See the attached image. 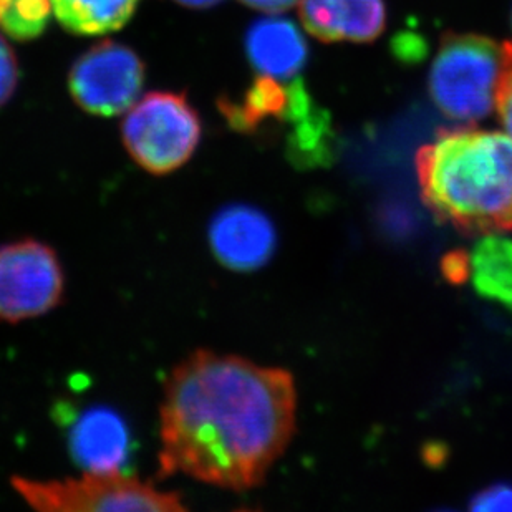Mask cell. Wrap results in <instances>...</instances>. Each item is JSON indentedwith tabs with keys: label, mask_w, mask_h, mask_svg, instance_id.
<instances>
[{
	"label": "cell",
	"mask_w": 512,
	"mask_h": 512,
	"mask_svg": "<svg viewBox=\"0 0 512 512\" xmlns=\"http://www.w3.org/2000/svg\"><path fill=\"white\" fill-rule=\"evenodd\" d=\"M295 415L297 390L284 368L196 350L163 387L158 476L234 493L256 488L287 450Z\"/></svg>",
	"instance_id": "6da1fadb"
},
{
	"label": "cell",
	"mask_w": 512,
	"mask_h": 512,
	"mask_svg": "<svg viewBox=\"0 0 512 512\" xmlns=\"http://www.w3.org/2000/svg\"><path fill=\"white\" fill-rule=\"evenodd\" d=\"M416 173L426 206L468 234L512 231V136L459 128L421 146Z\"/></svg>",
	"instance_id": "7a4b0ae2"
},
{
	"label": "cell",
	"mask_w": 512,
	"mask_h": 512,
	"mask_svg": "<svg viewBox=\"0 0 512 512\" xmlns=\"http://www.w3.org/2000/svg\"><path fill=\"white\" fill-rule=\"evenodd\" d=\"M12 488L42 512H181L183 496L125 474L121 468L85 469L77 478H12Z\"/></svg>",
	"instance_id": "3957f363"
},
{
	"label": "cell",
	"mask_w": 512,
	"mask_h": 512,
	"mask_svg": "<svg viewBox=\"0 0 512 512\" xmlns=\"http://www.w3.org/2000/svg\"><path fill=\"white\" fill-rule=\"evenodd\" d=\"M503 44L478 34H446L428 75V92L446 118L476 123L496 110Z\"/></svg>",
	"instance_id": "277c9868"
},
{
	"label": "cell",
	"mask_w": 512,
	"mask_h": 512,
	"mask_svg": "<svg viewBox=\"0 0 512 512\" xmlns=\"http://www.w3.org/2000/svg\"><path fill=\"white\" fill-rule=\"evenodd\" d=\"M201 120L184 95L148 93L121 123V138L131 160L156 174L186 165L201 141Z\"/></svg>",
	"instance_id": "5b68a950"
},
{
	"label": "cell",
	"mask_w": 512,
	"mask_h": 512,
	"mask_svg": "<svg viewBox=\"0 0 512 512\" xmlns=\"http://www.w3.org/2000/svg\"><path fill=\"white\" fill-rule=\"evenodd\" d=\"M65 272L54 247L39 239L0 246V320L20 324L62 304Z\"/></svg>",
	"instance_id": "8992f818"
},
{
	"label": "cell",
	"mask_w": 512,
	"mask_h": 512,
	"mask_svg": "<svg viewBox=\"0 0 512 512\" xmlns=\"http://www.w3.org/2000/svg\"><path fill=\"white\" fill-rule=\"evenodd\" d=\"M145 65L125 45L102 42L78 58L68 87L78 107L97 116H116L130 110L140 97Z\"/></svg>",
	"instance_id": "52a82bcc"
},
{
	"label": "cell",
	"mask_w": 512,
	"mask_h": 512,
	"mask_svg": "<svg viewBox=\"0 0 512 512\" xmlns=\"http://www.w3.org/2000/svg\"><path fill=\"white\" fill-rule=\"evenodd\" d=\"M219 108L234 130L256 133L267 123L295 126L319 107L299 78L287 83V80L259 75L241 100L226 98L219 102Z\"/></svg>",
	"instance_id": "ba28073f"
},
{
	"label": "cell",
	"mask_w": 512,
	"mask_h": 512,
	"mask_svg": "<svg viewBox=\"0 0 512 512\" xmlns=\"http://www.w3.org/2000/svg\"><path fill=\"white\" fill-rule=\"evenodd\" d=\"M214 256L232 271H254L271 259L276 249V229L254 208L226 209L209 229Z\"/></svg>",
	"instance_id": "9c48e42d"
},
{
	"label": "cell",
	"mask_w": 512,
	"mask_h": 512,
	"mask_svg": "<svg viewBox=\"0 0 512 512\" xmlns=\"http://www.w3.org/2000/svg\"><path fill=\"white\" fill-rule=\"evenodd\" d=\"M299 14L307 32L322 42L368 44L387 25L383 0H300Z\"/></svg>",
	"instance_id": "30bf717a"
},
{
	"label": "cell",
	"mask_w": 512,
	"mask_h": 512,
	"mask_svg": "<svg viewBox=\"0 0 512 512\" xmlns=\"http://www.w3.org/2000/svg\"><path fill=\"white\" fill-rule=\"evenodd\" d=\"M246 54L259 75L290 80L309 60V45L299 27L281 17L257 20L246 34Z\"/></svg>",
	"instance_id": "8fae6325"
},
{
	"label": "cell",
	"mask_w": 512,
	"mask_h": 512,
	"mask_svg": "<svg viewBox=\"0 0 512 512\" xmlns=\"http://www.w3.org/2000/svg\"><path fill=\"white\" fill-rule=\"evenodd\" d=\"M73 451L85 469H116L126 453V430L110 411H90L72 438Z\"/></svg>",
	"instance_id": "7c38bea8"
},
{
	"label": "cell",
	"mask_w": 512,
	"mask_h": 512,
	"mask_svg": "<svg viewBox=\"0 0 512 512\" xmlns=\"http://www.w3.org/2000/svg\"><path fill=\"white\" fill-rule=\"evenodd\" d=\"M469 277L483 299L512 310V239L496 232L483 237L469 256Z\"/></svg>",
	"instance_id": "4fadbf2b"
},
{
	"label": "cell",
	"mask_w": 512,
	"mask_h": 512,
	"mask_svg": "<svg viewBox=\"0 0 512 512\" xmlns=\"http://www.w3.org/2000/svg\"><path fill=\"white\" fill-rule=\"evenodd\" d=\"M63 29L78 35H103L121 29L135 14L138 0H50Z\"/></svg>",
	"instance_id": "5bb4252c"
},
{
	"label": "cell",
	"mask_w": 512,
	"mask_h": 512,
	"mask_svg": "<svg viewBox=\"0 0 512 512\" xmlns=\"http://www.w3.org/2000/svg\"><path fill=\"white\" fill-rule=\"evenodd\" d=\"M50 0H2L0 27L15 40L39 37L49 24Z\"/></svg>",
	"instance_id": "9a60e30c"
},
{
	"label": "cell",
	"mask_w": 512,
	"mask_h": 512,
	"mask_svg": "<svg viewBox=\"0 0 512 512\" xmlns=\"http://www.w3.org/2000/svg\"><path fill=\"white\" fill-rule=\"evenodd\" d=\"M496 112L504 130L512 136V42L503 44V72L496 92Z\"/></svg>",
	"instance_id": "2e32d148"
},
{
	"label": "cell",
	"mask_w": 512,
	"mask_h": 512,
	"mask_svg": "<svg viewBox=\"0 0 512 512\" xmlns=\"http://www.w3.org/2000/svg\"><path fill=\"white\" fill-rule=\"evenodd\" d=\"M19 82L17 58L9 44L0 37V107L9 102Z\"/></svg>",
	"instance_id": "e0dca14e"
},
{
	"label": "cell",
	"mask_w": 512,
	"mask_h": 512,
	"mask_svg": "<svg viewBox=\"0 0 512 512\" xmlns=\"http://www.w3.org/2000/svg\"><path fill=\"white\" fill-rule=\"evenodd\" d=\"M471 509L478 512L512 511V486L498 484L476 494Z\"/></svg>",
	"instance_id": "ac0fdd59"
},
{
	"label": "cell",
	"mask_w": 512,
	"mask_h": 512,
	"mask_svg": "<svg viewBox=\"0 0 512 512\" xmlns=\"http://www.w3.org/2000/svg\"><path fill=\"white\" fill-rule=\"evenodd\" d=\"M443 274L453 284H461L469 277V256L464 252H451L443 261Z\"/></svg>",
	"instance_id": "d6986e66"
},
{
	"label": "cell",
	"mask_w": 512,
	"mask_h": 512,
	"mask_svg": "<svg viewBox=\"0 0 512 512\" xmlns=\"http://www.w3.org/2000/svg\"><path fill=\"white\" fill-rule=\"evenodd\" d=\"M241 2L267 14H279L284 10L292 9L299 0H241Z\"/></svg>",
	"instance_id": "ffe728a7"
},
{
	"label": "cell",
	"mask_w": 512,
	"mask_h": 512,
	"mask_svg": "<svg viewBox=\"0 0 512 512\" xmlns=\"http://www.w3.org/2000/svg\"><path fill=\"white\" fill-rule=\"evenodd\" d=\"M176 2L186 5L189 9H208V7L219 4L221 0H176Z\"/></svg>",
	"instance_id": "44dd1931"
}]
</instances>
